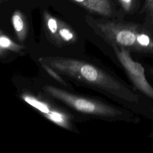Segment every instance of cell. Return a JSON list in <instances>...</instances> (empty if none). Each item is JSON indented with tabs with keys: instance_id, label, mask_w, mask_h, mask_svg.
Wrapping results in <instances>:
<instances>
[{
	"instance_id": "4",
	"label": "cell",
	"mask_w": 153,
	"mask_h": 153,
	"mask_svg": "<svg viewBox=\"0 0 153 153\" xmlns=\"http://www.w3.org/2000/svg\"><path fill=\"white\" fill-rule=\"evenodd\" d=\"M112 45L117 59L134 86L143 94L153 100V87L147 81L142 65L131 58L128 49L115 45Z\"/></svg>"
},
{
	"instance_id": "10",
	"label": "cell",
	"mask_w": 153,
	"mask_h": 153,
	"mask_svg": "<svg viewBox=\"0 0 153 153\" xmlns=\"http://www.w3.org/2000/svg\"><path fill=\"white\" fill-rule=\"evenodd\" d=\"M25 47L20 44L14 42L11 39H10L7 35L1 32L0 35V49L1 56L5 51H11L16 53L20 52Z\"/></svg>"
},
{
	"instance_id": "12",
	"label": "cell",
	"mask_w": 153,
	"mask_h": 153,
	"mask_svg": "<svg viewBox=\"0 0 153 153\" xmlns=\"http://www.w3.org/2000/svg\"><path fill=\"white\" fill-rule=\"evenodd\" d=\"M124 11H130L133 8L134 0H118Z\"/></svg>"
},
{
	"instance_id": "13",
	"label": "cell",
	"mask_w": 153,
	"mask_h": 153,
	"mask_svg": "<svg viewBox=\"0 0 153 153\" xmlns=\"http://www.w3.org/2000/svg\"><path fill=\"white\" fill-rule=\"evenodd\" d=\"M144 8L149 17L153 22V0H145Z\"/></svg>"
},
{
	"instance_id": "3",
	"label": "cell",
	"mask_w": 153,
	"mask_h": 153,
	"mask_svg": "<svg viewBox=\"0 0 153 153\" xmlns=\"http://www.w3.org/2000/svg\"><path fill=\"white\" fill-rule=\"evenodd\" d=\"M43 90L48 96L82 114L106 120H118L125 115L118 108L99 100L71 93L53 85H44Z\"/></svg>"
},
{
	"instance_id": "6",
	"label": "cell",
	"mask_w": 153,
	"mask_h": 153,
	"mask_svg": "<svg viewBox=\"0 0 153 153\" xmlns=\"http://www.w3.org/2000/svg\"><path fill=\"white\" fill-rule=\"evenodd\" d=\"M91 13L109 17L112 14L111 0H69Z\"/></svg>"
},
{
	"instance_id": "11",
	"label": "cell",
	"mask_w": 153,
	"mask_h": 153,
	"mask_svg": "<svg viewBox=\"0 0 153 153\" xmlns=\"http://www.w3.org/2000/svg\"><path fill=\"white\" fill-rule=\"evenodd\" d=\"M40 64L41 65V66H42V68L45 69V71L51 76L53 77L54 79H55L56 81H57L59 83H60L61 84L66 86L68 84L66 82V81L60 76V75H59V72H56L57 71L54 69L53 68H52L51 66H50L49 65H47L46 63H44L43 62H39Z\"/></svg>"
},
{
	"instance_id": "9",
	"label": "cell",
	"mask_w": 153,
	"mask_h": 153,
	"mask_svg": "<svg viewBox=\"0 0 153 153\" xmlns=\"http://www.w3.org/2000/svg\"><path fill=\"white\" fill-rule=\"evenodd\" d=\"M57 36L59 41L61 40L65 42H72L76 39L74 30L68 25L60 20Z\"/></svg>"
},
{
	"instance_id": "5",
	"label": "cell",
	"mask_w": 153,
	"mask_h": 153,
	"mask_svg": "<svg viewBox=\"0 0 153 153\" xmlns=\"http://www.w3.org/2000/svg\"><path fill=\"white\" fill-rule=\"evenodd\" d=\"M20 96L26 103L38 111L48 120L65 129H72L70 116L57 106L42 97L35 96L27 92H23Z\"/></svg>"
},
{
	"instance_id": "8",
	"label": "cell",
	"mask_w": 153,
	"mask_h": 153,
	"mask_svg": "<svg viewBox=\"0 0 153 153\" xmlns=\"http://www.w3.org/2000/svg\"><path fill=\"white\" fill-rule=\"evenodd\" d=\"M43 18L45 26L53 38L59 41L57 32L59 29V20L50 14L47 11L44 10L43 12Z\"/></svg>"
},
{
	"instance_id": "1",
	"label": "cell",
	"mask_w": 153,
	"mask_h": 153,
	"mask_svg": "<svg viewBox=\"0 0 153 153\" xmlns=\"http://www.w3.org/2000/svg\"><path fill=\"white\" fill-rule=\"evenodd\" d=\"M60 74L94 87L126 101L137 102V95L107 72L88 62L63 57L39 59Z\"/></svg>"
},
{
	"instance_id": "2",
	"label": "cell",
	"mask_w": 153,
	"mask_h": 153,
	"mask_svg": "<svg viewBox=\"0 0 153 153\" xmlns=\"http://www.w3.org/2000/svg\"><path fill=\"white\" fill-rule=\"evenodd\" d=\"M91 26L112 45L153 55V35L141 25L96 20Z\"/></svg>"
},
{
	"instance_id": "7",
	"label": "cell",
	"mask_w": 153,
	"mask_h": 153,
	"mask_svg": "<svg viewBox=\"0 0 153 153\" xmlns=\"http://www.w3.org/2000/svg\"><path fill=\"white\" fill-rule=\"evenodd\" d=\"M11 23L18 39L24 41L27 33L28 26L23 13L20 10L14 11L11 16Z\"/></svg>"
}]
</instances>
